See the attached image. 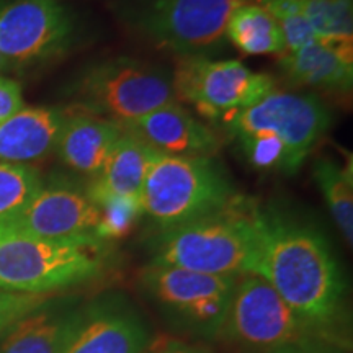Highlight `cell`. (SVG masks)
Segmentation results:
<instances>
[{"label": "cell", "mask_w": 353, "mask_h": 353, "mask_svg": "<svg viewBox=\"0 0 353 353\" xmlns=\"http://www.w3.org/2000/svg\"><path fill=\"white\" fill-rule=\"evenodd\" d=\"M156 149L123 131L101 170L92 179L87 193L95 205L117 198H139Z\"/></svg>", "instance_id": "d6986e66"}, {"label": "cell", "mask_w": 353, "mask_h": 353, "mask_svg": "<svg viewBox=\"0 0 353 353\" xmlns=\"http://www.w3.org/2000/svg\"><path fill=\"white\" fill-rule=\"evenodd\" d=\"M324 43H353V0H293Z\"/></svg>", "instance_id": "7402d4cb"}, {"label": "cell", "mask_w": 353, "mask_h": 353, "mask_svg": "<svg viewBox=\"0 0 353 353\" xmlns=\"http://www.w3.org/2000/svg\"><path fill=\"white\" fill-rule=\"evenodd\" d=\"M43 183L41 174L32 165L0 162V229L19 218Z\"/></svg>", "instance_id": "603a6c76"}, {"label": "cell", "mask_w": 353, "mask_h": 353, "mask_svg": "<svg viewBox=\"0 0 353 353\" xmlns=\"http://www.w3.org/2000/svg\"><path fill=\"white\" fill-rule=\"evenodd\" d=\"M252 353H342L339 348L327 341H311L298 343V345H288L273 348V350L263 352H252Z\"/></svg>", "instance_id": "4316f807"}, {"label": "cell", "mask_w": 353, "mask_h": 353, "mask_svg": "<svg viewBox=\"0 0 353 353\" xmlns=\"http://www.w3.org/2000/svg\"><path fill=\"white\" fill-rule=\"evenodd\" d=\"M329 213L337 224L343 241L353 242V174L352 164L339 165L332 159H317L312 167Z\"/></svg>", "instance_id": "44dd1931"}, {"label": "cell", "mask_w": 353, "mask_h": 353, "mask_svg": "<svg viewBox=\"0 0 353 353\" xmlns=\"http://www.w3.org/2000/svg\"><path fill=\"white\" fill-rule=\"evenodd\" d=\"M107 244L97 237L51 241L0 231V290L52 296L90 283L107 268Z\"/></svg>", "instance_id": "3957f363"}, {"label": "cell", "mask_w": 353, "mask_h": 353, "mask_svg": "<svg viewBox=\"0 0 353 353\" xmlns=\"http://www.w3.org/2000/svg\"><path fill=\"white\" fill-rule=\"evenodd\" d=\"M7 70H12L10 64H8V61L3 57L2 52H0V76H2V72H7Z\"/></svg>", "instance_id": "f1b7e54d"}, {"label": "cell", "mask_w": 353, "mask_h": 353, "mask_svg": "<svg viewBox=\"0 0 353 353\" xmlns=\"http://www.w3.org/2000/svg\"><path fill=\"white\" fill-rule=\"evenodd\" d=\"M247 0H132L125 7L126 23L159 50L200 57L226 41L234 8Z\"/></svg>", "instance_id": "52a82bcc"}, {"label": "cell", "mask_w": 353, "mask_h": 353, "mask_svg": "<svg viewBox=\"0 0 353 353\" xmlns=\"http://www.w3.org/2000/svg\"><path fill=\"white\" fill-rule=\"evenodd\" d=\"M154 353H211L208 347L196 345V343H170Z\"/></svg>", "instance_id": "83f0119b"}, {"label": "cell", "mask_w": 353, "mask_h": 353, "mask_svg": "<svg viewBox=\"0 0 353 353\" xmlns=\"http://www.w3.org/2000/svg\"><path fill=\"white\" fill-rule=\"evenodd\" d=\"M223 121L254 169L293 175L327 132L332 114L316 95L275 88Z\"/></svg>", "instance_id": "7a4b0ae2"}, {"label": "cell", "mask_w": 353, "mask_h": 353, "mask_svg": "<svg viewBox=\"0 0 353 353\" xmlns=\"http://www.w3.org/2000/svg\"><path fill=\"white\" fill-rule=\"evenodd\" d=\"M121 128L169 156L213 157L221 148L219 136L179 101L152 110Z\"/></svg>", "instance_id": "5bb4252c"}, {"label": "cell", "mask_w": 353, "mask_h": 353, "mask_svg": "<svg viewBox=\"0 0 353 353\" xmlns=\"http://www.w3.org/2000/svg\"><path fill=\"white\" fill-rule=\"evenodd\" d=\"M281 72L291 83L348 94L353 85V43H317L278 56Z\"/></svg>", "instance_id": "e0dca14e"}, {"label": "cell", "mask_w": 353, "mask_h": 353, "mask_svg": "<svg viewBox=\"0 0 353 353\" xmlns=\"http://www.w3.org/2000/svg\"><path fill=\"white\" fill-rule=\"evenodd\" d=\"M226 39L247 56H280L285 52L283 37L275 17L254 0L234 8L226 26Z\"/></svg>", "instance_id": "ffe728a7"}, {"label": "cell", "mask_w": 353, "mask_h": 353, "mask_svg": "<svg viewBox=\"0 0 353 353\" xmlns=\"http://www.w3.org/2000/svg\"><path fill=\"white\" fill-rule=\"evenodd\" d=\"M121 134L118 123L70 110L54 152L65 167L94 179Z\"/></svg>", "instance_id": "ac0fdd59"}, {"label": "cell", "mask_w": 353, "mask_h": 353, "mask_svg": "<svg viewBox=\"0 0 353 353\" xmlns=\"http://www.w3.org/2000/svg\"><path fill=\"white\" fill-rule=\"evenodd\" d=\"M70 110L123 126L176 101L172 74L128 56L99 61L69 87Z\"/></svg>", "instance_id": "8992f818"}, {"label": "cell", "mask_w": 353, "mask_h": 353, "mask_svg": "<svg viewBox=\"0 0 353 353\" xmlns=\"http://www.w3.org/2000/svg\"><path fill=\"white\" fill-rule=\"evenodd\" d=\"M231 180L213 157L156 152L145 174L139 203L161 231L218 213L236 200Z\"/></svg>", "instance_id": "5b68a950"}, {"label": "cell", "mask_w": 353, "mask_h": 353, "mask_svg": "<svg viewBox=\"0 0 353 353\" xmlns=\"http://www.w3.org/2000/svg\"><path fill=\"white\" fill-rule=\"evenodd\" d=\"M100 208V224L97 236L108 242L130 231L139 216H143L139 198H117L97 205Z\"/></svg>", "instance_id": "cb8c5ba5"}, {"label": "cell", "mask_w": 353, "mask_h": 353, "mask_svg": "<svg viewBox=\"0 0 353 353\" xmlns=\"http://www.w3.org/2000/svg\"><path fill=\"white\" fill-rule=\"evenodd\" d=\"M236 281L152 263L141 272V286L169 324L200 339H219Z\"/></svg>", "instance_id": "ba28073f"}, {"label": "cell", "mask_w": 353, "mask_h": 353, "mask_svg": "<svg viewBox=\"0 0 353 353\" xmlns=\"http://www.w3.org/2000/svg\"><path fill=\"white\" fill-rule=\"evenodd\" d=\"M77 38L76 15L61 0L0 2V52L12 70L59 59Z\"/></svg>", "instance_id": "30bf717a"}, {"label": "cell", "mask_w": 353, "mask_h": 353, "mask_svg": "<svg viewBox=\"0 0 353 353\" xmlns=\"http://www.w3.org/2000/svg\"><path fill=\"white\" fill-rule=\"evenodd\" d=\"M219 339L252 352L325 341L254 273L237 276Z\"/></svg>", "instance_id": "9c48e42d"}, {"label": "cell", "mask_w": 353, "mask_h": 353, "mask_svg": "<svg viewBox=\"0 0 353 353\" xmlns=\"http://www.w3.org/2000/svg\"><path fill=\"white\" fill-rule=\"evenodd\" d=\"M151 339L138 309L121 294H105L83 306L63 353H145Z\"/></svg>", "instance_id": "4fadbf2b"}, {"label": "cell", "mask_w": 353, "mask_h": 353, "mask_svg": "<svg viewBox=\"0 0 353 353\" xmlns=\"http://www.w3.org/2000/svg\"><path fill=\"white\" fill-rule=\"evenodd\" d=\"M83 306L52 296L0 337V353H63Z\"/></svg>", "instance_id": "2e32d148"}, {"label": "cell", "mask_w": 353, "mask_h": 353, "mask_svg": "<svg viewBox=\"0 0 353 353\" xmlns=\"http://www.w3.org/2000/svg\"><path fill=\"white\" fill-rule=\"evenodd\" d=\"M52 296H37L0 290V337L25 316L32 314Z\"/></svg>", "instance_id": "d4e9b609"}, {"label": "cell", "mask_w": 353, "mask_h": 353, "mask_svg": "<svg viewBox=\"0 0 353 353\" xmlns=\"http://www.w3.org/2000/svg\"><path fill=\"white\" fill-rule=\"evenodd\" d=\"M176 100L192 103L211 120L241 112L275 90V79L241 61L183 57L172 74Z\"/></svg>", "instance_id": "8fae6325"}, {"label": "cell", "mask_w": 353, "mask_h": 353, "mask_svg": "<svg viewBox=\"0 0 353 353\" xmlns=\"http://www.w3.org/2000/svg\"><path fill=\"white\" fill-rule=\"evenodd\" d=\"M25 107L20 82L7 76H0V125Z\"/></svg>", "instance_id": "484cf974"}, {"label": "cell", "mask_w": 353, "mask_h": 353, "mask_svg": "<svg viewBox=\"0 0 353 353\" xmlns=\"http://www.w3.org/2000/svg\"><path fill=\"white\" fill-rule=\"evenodd\" d=\"M100 208L87 190L65 180H52L26 205L19 218L0 231H13L51 241L97 237Z\"/></svg>", "instance_id": "7c38bea8"}, {"label": "cell", "mask_w": 353, "mask_h": 353, "mask_svg": "<svg viewBox=\"0 0 353 353\" xmlns=\"http://www.w3.org/2000/svg\"><path fill=\"white\" fill-rule=\"evenodd\" d=\"M70 110L25 107L0 125V162L32 165L54 152Z\"/></svg>", "instance_id": "9a60e30c"}, {"label": "cell", "mask_w": 353, "mask_h": 353, "mask_svg": "<svg viewBox=\"0 0 353 353\" xmlns=\"http://www.w3.org/2000/svg\"><path fill=\"white\" fill-rule=\"evenodd\" d=\"M255 229L254 275L263 278L319 335L342 312L345 280L327 241L314 229L249 203Z\"/></svg>", "instance_id": "6da1fadb"}, {"label": "cell", "mask_w": 353, "mask_h": 353, "mask_svg": "<svg viewBox=\"0 0 353 353\" xmlns=\"http://www.w3.org/2000/svg\"><path fill=\"white\" fill-rule=\"evenodd\" d=\"M254 257L255 229L249 203L237 196L218 213L161 231L149 263L241 276L252 272Z\"/></svg>", "instance_id": "277c9868"}]
</instances>
